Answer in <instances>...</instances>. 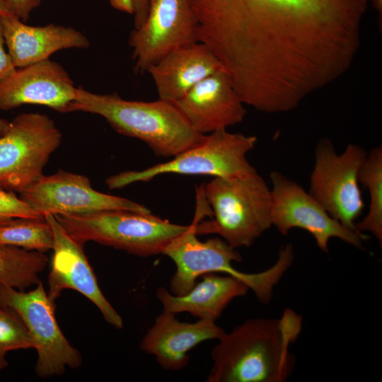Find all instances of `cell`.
Here are the masks:
<instances>
[{
    "mask_svg": "<svg viewBox=\"0 0 382 382\" xmlns=\"http://www.w3.org/2000/svg\"><path fill=\"white\" fill-rule=\"evenodd\" d=\"M370 0H190L198 40L241 101L265 113L297 108L351 68Z\"/></svg>",
    "mask_w": 382,
    "mask_h": 382,
    "instance_id": "obj_1",
    "label": "cell"
},
{
    "mask_svg": "<svg viewBox=\"0 0 382 382\" xmlns=\"http://www.w3.org/2000/svg\"><path fill=\"white\" fill-rule=\"evenodd\" d=\"M302 318L287 308L279 318H253L226 332L211 354L208 382H284L294 369L291 345Z\"/></svg>",
    "mask_w": 382,
    "mask_h": 382,
    "instance_id": "obj_2",
    "label": "cell"
},
{
    "mask_svg": "<svg viewBox=\"0 0 382 382\" xmlns=\"http://www.w3.org/2000/svg\"><path fill=\"white\" fill-rule=\"evenodd\" d=\"M74 111L103 117L117 132L144 141L157 157L173 158L205 135L192 127L174 103L160 99L128 100L117 93L98 94L77 87L65 112Z\"/></svg>",
    "mask_w": 382,
    "mask_h": 382,
    "instance_id": "obj_3",
    "label": "cell"
},
{
    "mask_svg": "<svg viewBox=\"0 0 382 382\" xmlns=\"http://www.w3.org/2000/svg\"><path fill=\"white\" fill-rule=\"evenodd\" d=\"M212 221L198 223V234L217 233L232 248L250 247L272 226L271 190L257 172L214 178L202 186Z\"/></svg>",
    "mask_w": 382,
    "mask_h": 382,
    "instance_id": "obj_4",
    "label": "cell"
},
{
    "mask_svg": "<svg viewBox=\"0 0 382 382\" xmlns=\"http://www.w3.org/2000/svg\"><path fill=\"white\" fill-rule=\"evenodd\" d=\"M197 222L175 238L165 248L163 255L173 260L176 271L170 282V290L174 295H184L203 274L219 272L232 276L248 286L262 303L272 300L273 291L289 267L284 257H277L275 263L265 271L245 273L235 269L233 262L242 257L236 249L224 239L212 238L201 241L197 238Z\"/></svg>",
    "mask_w": 382,
    "mask_h": 382,
    "instance_id": "obj_5",
    "label": "cell"
},
{
    "mask_svg": "<svg viewBox=\"0 0 382 382\" xmlns=\"http://www.w3.org/2000/svg\"><path fill=\"white\" fill-rule=\"evenodd\" d=\"M79 244L93 241L140 256L163 254L167 245L189 229L151 213L110 210L81 214H53Z\"/></svg>",
    "mask_w": 382,
    "mask_h": 382,
    "instance_id": "obj_6",
    "label": "cell"
},
{
    "mask_svg": "<svg viewBox=\"0 0 382 382\" xmlns=\"http://www.w3.org/2000/svg\"><path fill=\"white\" fill-rule=\"evenodd\" d=\"M257 139L253 135L231 133L226 129L205 134L198 144L170 160L141 170H127L110 176L105 180L112 189L122 188L137 182H148L164 174L210 175L234 178L256 173L247 160Z\"/></svg>",
    "mask_w": 382,
    "mask_h": 382,
    "instance_id": "obj_7",
    "label": "cell"
},
{
    "mask_svg": "<svg viewBox=\"0 0 382 382\" xmlns=\"http://www.w3.org/2000/svg\"><path fill=\"white\" fill-rule=\"evenodd\" d=\"M62 138L46 115L27 112L13 118L0 137V188L21 193L35 183Z\"/></svg>",
    "mask_w": 382,
    "mask_h": 382,
    "instance_id": "obj_8",
    "label": "cell"
},
{
    "mask_svg": "<svg viewBox=\"0 0 382 382\" xmlns=\"http://www.w3.org/2000/svg\"><path fill=\"white\" fill-rule=\"evenodd\" d=\"M366 155L362 146L354 144L338 154L330 140L323 138L316 146L310 178L308 193L330 216L354 231L364 209L359 173Z\"/></svg>",
    "mask_w": 382,
    "mask_h": 382,
    "instance_id": "obj_9",
    "label": "cell"
},
{
    "mask_svg": "<svg viewBox=\"0 0 382 382\" xmlns=\"http://www.w3.org/2000/svg\"><path fill=\"white\" fill-rule=\"evenodd\" d=\"M0 306L15 311L28 330L37 353L35 371L47 378L77 369L82 362L79 352L68 342L55 317V304L42 283L28 291L0 283Z\"/></svg>",
    "mask_w": 382,
    "mask_h": 382,
    "instance_id": "obj_10",
    "label": "cell"
},
{
    "mask_svg": "<svg viewBox=\"0 0 382 382\" xmlns=\"http://www.w3.org/2000/svg\"><path fill=\"white\" fill-rule=\"evenodd\" d=\"M271 222L282 235L294 228L303 229L314 238L318 248L328 253L331 238H337L358 248H363L367 236L345 227L296 182L278 171L270 174Z\"/></svg>",
    "mask_w": 382,
    "mask_h": 382,
    "instance_id": "obj_11",
    "label": "cell"
},
{
    "mask_svg": "<svg viewBox=\"0 0 382 382\" xmlns=\"http://www.w3.org/2000/svg\"><path fill=\"white\" fill-rule=\"evenodd\" d=\"M198 42V22L190 0H149L144 22L128 40L134 71L147 72L172 51Z\"/></svg>",
    "mask_w": 382,
    "mask_h": 382,
    "instance_id": "obj_12",
    "label": "cell"
},
{
    "mask_svg": "<svg viewBox=\"0 0 382 382\" xmlns=\"http://www.w3.org/2000/svg\"><path fill=\"white\" fill-rule=\"evenodd\" d=\"M20 197L42 216L110 210L151 213L147 207L136 202L93 189L85 175L63 170L47 176L42 175L20 193Z\"/></svg>",
    "mask_w": 382,
    "mask_h": 382,
    "instance_id": "obj_13",
    "label": "cell"
},
{
    "mask_svg": "<svg viewBox=\"0 0 382 382\" xmlns=\"http://www.w3.org/2000/svg\"><path fill=\"white\" fill-rule=\"evenodd\" d=\"M45 218L53 234L54 253L47 292L50 300L54 302L64 290L74 289L94 303L107 323L122 328V319L102 293L83 246L66 233L54 215L47 214Z\"/></svg>",
    "mask_w": 382,
    "mask_h": 382,
    "instance_id": "obj_14",
    "label": "cell"
},
{
    "mask_svg": "<svg viewBox=\"0 0 382 382\" xmlns=\"http://www.w3.org/2000/svg\"><path fill=\"white\" fill-rule=\"evenodd\" d=\"M76 91L67 71L57 62L47 59L16 68L0 82V110L33 104L65 112Z\"/></svg>",
    "mask_w": 382,
    "mask_h": 382,
    "instance_id": "obj_15",
    "label": "cell"
},
{
    "mask_svg": "<svg viewBox=\"0 0 382 382\" xmlns=\"http://www.w3.org/2000/svg\"><path fill=\"white\" fill-rule=\"evenodd\" d=\"M174 105L202 134L226 129L244 120L247 110L224 71L199 81Z\"/></svg>",
    "mask_w": 382,
    "mask_h": 382,
    "instance_id": "obj_16",
    "label": "cell"
},
{
    "mask_svg": "<svg viewBox=\"0 0 382 382\" xmlns=\"http://www.w3.org/2000/svg\"><path fill=\"white\" fill-rule=\"evenodd\" d=\"M175 315L163 311L139 346L143 352L154 355L161 368L170 371L186 367L191 349L202 342L219 340L225 333L214 321L199 319L195 323L181 322Z\"/></svg>",
    "mask_w": 382,
    "mask_h": 382,
    "instance_id": "obj_17",
    "label": "cell"
},
{
    "mask_svg": "<svg viewBox=\"0 0 382 382\" xmlns=\"http://www.w3.org/2000/svg\"><path fill=\"white\" fill-rule=\"evenodd\" d=\"M0 21L7 51L16 68L49 59L62 50L90 45L84 34L71 27L29 25L13 14L0 16Z\"/></svg>",
    "mask_w": 382,
    "mask_h": 382,
    "instance_id": "obj_18",
    "label": "cell"
},
{
    "mask_svg": "<svg viewBox=\"0 0 382 382\" xmlns=\"http://www.w3.org/2000/svg\"><path fill=\"white\" fill-rule=\"evenodd\" d=\"M224 71L222 64L202 42L178 48L166 54L147 70L155 84L158 99L175 103L207 76Z\"/></svg>",
    "mask_w": 382,
    "mask_h": 382,
    "instance_id": "obj_19",
    "label": "cell"
},
{
    "mask_svg": "<svg viewBox=\"0 0 382 382\" xmlns=\"http://www.w3.org/2000/svg\"><path fill=\"white\" fill-rule=\"evenodd\" d=\"M202 277L184 295H174L164 287L158 288L156 296L163 311L175 314L188 313L199 319L216 322L232 300L245 296L249 289L230 275L208 273Z\"/></svg>",
    "mask_w": 382,
    "mask_h": 382,
    "instance_id": "obj_20",
    "label": "cell"
},
{
    "mask_svg": "<svg viewBox=\"0 0 382 382\" xmlns=\"http://www.w3.org/2000/svg\"><path fill=\"white\" fill-rule=\"evenodd\" d=\"M47 263L45 253L0 245V283L25 291L40 282Z\"/></svg>",
    "mask_w": 382,
    "mask_h": 382,
    "instance_id": "obj_21",
    "label": "cell"
},
{
    "mask_svg": "<svg viewBox=\"0 0 382 382\" xmlns=\"http://www.w3.org/2000/svg\"><path fill=\"white\" fill-rule=\"evenodd\" d=\"M359 181L369 191L370 204L367 214L356 223V228L368 231L382 243V146L372 149L366 156L359 173Z\"/></svg>",
    "mask_w": 382,
    "mask_h": 382,
    "instance_id": "obj_22",
    "label": "cell"
},
{
    "mask_svg": "<svg viewBox=\"0 0 382 382\" xmlns=\"http://www.w3.org/2000/svg\"><path fill=\"white\" fill-rule=\"evenodd\" d=\"M0 245L45 253L53 248V234L45 216L17 218L0 226Z\"/></svg>",
    "mask_w": 382,
    "mask_h": 382,
    "instance_id": "obj_23",
    "label": "cell"
},
{
    "mask_svg": "<svg viewBox=\"0 0 382 382\" xmlns=\"http://www.w3.org/2000/svg\"><path fill=\"white\" fill-rule=\"evenodd\" d=\"M28 348H34V342L22 320L11 308L0 306V353Z\"/></svg>",
    "mask_w": 382,
    "mask_h": 382,
    "instance_id": "obj_24",
    "label": "cell"
},
{
    "mask_svg": "<svg viewBox=\"0 0 382 382\" xmlns=\"http://www.w3.org/2000/svg\"><path fill=\"white\" fill-rule=\"evenodd\" d=\"M18 197L16 192L0 188V226L17 218L41 217Z\"/></svg>",
    "mask_w": 382,
    "mask_h": 382,
    "instance_id": "obj_25",
    "label": "cell"
},
{
    "mask_svg": "<svg viewBox=\"0 0 382 382\" xmlns=\"http://www.w3.org/2000/svg\"><path fill=\"white\" fill-rule=\"evenodd\" d=\"M115 9L134 16V28L144 22L148 11L149 0H109Z\"/></svg>",
    "mask_w": 382,
    "mask_h": 382,
    "instance_id": "obj_26",
    "label": "cell"
},
{
    "mask_svg": "<svg viewBox=\"0 0 382 382\" xmlns=\"http://www.w3.org/2000/svg\"><path fill=\"white\" fill-rule=\"evenodd\" d=\"M13 15L25 22L41 0H6Z\"/></svg>",
    "mask_w": 382,
    "mask_h": 382,
    "instance_id": "obj_27",
    "label": "cell"
},
{
    "mask_svg": "<svg viewBox=\"0 0 382 382\" xmlns=\"http://www.w3.org/2000/svg\"><path fill=\"white\" fill-rule=\"evenodd\" d=\"M6 48L0 21V82L11 75L16 69Z\"/></svg>",
    "mask_w": 382,
    "mask_h": 382,
    "instance_id": "obj_28",
    "label": "cell"
},
{
    "mask_svg": "<svg viewBox=\"0 0 382 382\" xmlns=\"http://www.w3.org/2000/svg\"><path fill=\"white\" fill-rule=\"evenodd\" d=\"M373 7L377 11L378 15V25L381 28L382 21V0H370Z\"/></svg>",
    "mask_w": 382,
    "mask_h": 382,
    "instance_id": "obj_29",
    "label": "cell"
},
{
    "mask_svg": "<svg viewBox=\"0 0 382 382\" xmlns=\"http://www.w3.org/2000/svg\"><path fill=\"white\" fill-rule=\"evenodd\" d=\"M12 14L6 0H0V16Z\"/></svg>",
    "mask_w": 382,
    "mask_h": 382,
    "instance_id": "obj_30",
    "label": "cell"
},
{
    "mask_svg": "<svg viewBox=\"0 0 382 382\" xmlns=\"http://www.w3.org/2000/svg\"><path fill=\"white\" fill-rule=\"evenodd\" d=\"M9 121L0 117V137L4 134L9 125Z\"/></svg>",
    "mask_w": 382,
    "mask_h": 382,
    "instance_id": "obj_31",
    "label": "cell"
},
{
    "mask_svg": "<svg viewBox=\"0 0 382 382\" xmlns=\"http://www.w3.org/2000/svg\"><path fill=\"white\" fill-rule=\"evenodd\" d=\"M5 356L6 354L0 353V371L8 366Z\"/></svg>",
    "mask_w": 382,
    "mask_h": 382,
    "instance_id": "obj_32",
    "label": "cell"
}]
</instances>
